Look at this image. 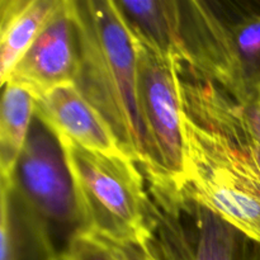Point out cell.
<instances>
[{
    "mask_svg": "<svg viewBox=\"0 0 260 260\" xmlns=\"http://www.w3.org/2000/svg\"><path fill=\"white\" fill-rule=\"evenodd\" d=\"M14 174L25 203L43 223L79 230L73 179L60 141L35 116Z\"/></svg>",
    "mask_w": 260,
    "mask_h": 260,
    "instance_id": "cell-7",
    "label": "cell"
},
{
    "mask_svg": "<svg viewBox=\"0 0 260 260\" xmlns=\"http://www.w3.org/2000/svg\"><path fill=\"white\" fill-rule=\"evenodd\" d=\"M35 111L36 98L32 94L14 84H5L0 112V170L4 182L14 180Z\"/></svg>",
    "mask_w": 260,
    "mask_h": 260,
    "instance_id": "cell-12",
    "label": "cell"
},
{
    "mask_svg": "<svg viewBox=\"0 0 260 260\" xmlns=\"http://www.w3.org/2000/svg\"><path fill=\"white\" fill-rule=\"evenodd\" d=\"M62 0L0 2V80L4 85Z\"/></svg>",
    "mask_w": 260,
    "mask_h": 260,
    "instance_id": "cell-11",
    "label": "cell"
},
{
    "mask_svg": "<svg viewBox=\"0 0 260 260\" xmlns=\"http://www.w3.org/2000/svg\"><path fill=\"white\" fill-rule=\"evenodd\" d=\"M55 260H147L140 244L121 243L108 238L78 230L70 236Z\"/></svg>",
    "mask_w": 260,
    "mask_h": 260,
    "instance_id": "cell-13",
    "label": "cell"
},
{
    "mask_svg": "<svg viewBox=\"0 0 260 260\" xmlns=\"http://www.w3.org/2000/svg\"><path fill=\"white\" fill-rule=\"evenodd\" d=\"M79 68L80 43L73 0H62L7 83L20 86L38 99L53 89L75 84Z\"/></svg>",
    "mask_w": 260,
    "mask_h": 260,
    "instance_id": "cell-8",
    "label": "cell"
},
{
    "mask_svg": "<svg viewBox=\"0 0 260 260\" xmlns=\"http://www.w3.org/2000/svg\"><path fill=\"white\" fill-rule=\"evenodd\" d=\"M53 256H55V255H53ZM53 256H52V258H50V259H48V260H55V259H53Z\"/></svg>",
    "mask_w": 260,
    "mask_h": 260,
    "instance_id": "cell-15",
    "label": "cell"
},
{
    "mask_svg": "<svg viewBox=\"0 0 260 260\" xmlns=\"http://www.w3.org/2000/svg\"><path fill=\"white\" fill-rule=\"evenodd\" d=\"M136 45L140 106L157 168L156 175L150 177L169 180L178 187L184 160V108L177 62L137 38Z\"/></svg>",
    "mask_w": 260,
    "mask_h": 260,
    "instance_id": "cell-6",
    "label": "cell"
},
{
    "mask_svg": "<svg viewBox=\"0 0 260 260\" xmlns=\"http://www.w3.org/2000/svg\"><path fill=\"white\" fill-rule=\"evenodd\" d=\"M73 7L80 43L76 88L106 119L127 157L156 175L140 106L136 38L116 2L73 0Z\"/></svg>",
    "mask_w": 260,
    "mask_h": 260,
    "instance_id": "cell-1",
    "label": "cell"
},
{
    "mask_svg": "<svg viewBox=\"0 0 260 260\" xmlns=\"http://www.w3.org/2000/svg\"><path fill=\"white\" fill-rule=\"evenodd\" d=\"M116 3L140 42L174 61L189 60L183 37L180 2L129 0Z\"/></svg>",
    "mask_w": 260,
    "mask_h": 260,
    "instance_id": "cell-10",
    "label": "cell"
},
{
    "mask_svg": "<svg viewBox=\"0 0 260 260\" xmlns=\"http://www.w3.org/2000/svg\"><path fill=\"white\" fill-rule=\"evenodd\" d=\"M58 141L73 179L79 230L140 244L145 230L141 170L127 157L89 151L69 140Z\"/></svg>",
    "mask_w": 260,
    "mask_h": 260,
    "instance_id": "cell-5",
    "label": "cell"
},
{
    "mask_svg": "<svg viewBox=\"0 0 260 260\" xmlns=\"http://www.w3.org/2000/svg\"><path fill=\"white\" fill-rule=\"evenodd\" d=\"M35 116L58 140H69L89 151L127 157L106 119L75 84L56 88L36 99Z\"/></svg>",
    "mask_w": 260,
    "mask_h": 260,
    "instance_id": "cell-9",
    "label": "cell"
},
{
    "mask_svg": "<svg viewBox=\"0 0 260 260\" xmlns=\"http://www.w3.org/2000/svg\"><path fill=\"white\" fill-rule=\"evenodd\" d=\"M180 4L189 62L240 103L260 101V2Z\"/></svg>",
    "mask_w": 260,
    "mask_h": 260,
    "instance_id": "cell-2",
    "label": "cell"
},
{
    "mask_svg": "<svg viewBox=\"0 0 260 260\" xmlns=\"http://www.w3.org/2000/svg\"><path fill=\"white\" fill-rule=\"evenodd\" d=\"M14 190V183L2 180V210H0V260H19L15 251L14 239L10 221V193Z\"/></svg>",
    "mask_w": 260,
    "mask_h": 260,
    "instance_id": "cell-14",
    "label": "cell"
},
{
    "mask_svg": "<svg viewBox=\"0 0 260 260\" xmlns=\"http://www.w3.org/2000/svg\"><path fill=\"white\" fill-rule=\"evenodd\" d=\"M184 160L178 188L260 245V167L246 147L184 113Z\"/></svg>",
    "mask_w": 260,
    "mask_h": 260,
    "instance_id": "cell-3",
    "label": "cell"
},
{
    "mask_svg": "<svg viewBox=\"0 0 260 260\" xmlns=\"http://www.w3.org/2000/svg\"><path fill=\"white\" fill-rule=\"evenodd\" d=\"M145 177L147 260H260V245L168 180Z\"/></svg>",
    "mask_w": 260,
    "mask_h": 260,
    "instance_id": "cell-4",
    "label": "cell"
}]
</instances>
